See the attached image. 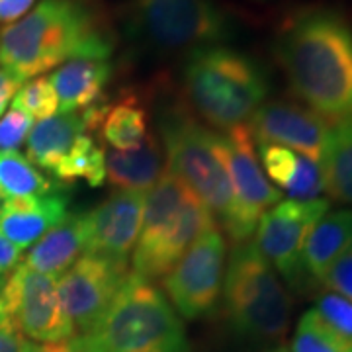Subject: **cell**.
<instances>
[{"label":"cell","instance_id":"cell-38","mask_svg":"<svg viewBox=\"0 0 352 352\" xmlns=\"http://www.w3.org/2000/svg\"><path fill=\"white\" fill-rule=\"evenodd\" d=\"M173 352H190V349H182V351H173Z\"/></svg>","mask_w":352,"mask_h":352},{"label":"cell","instance_id":"cell-28","mask_svg":"<svg viewBox=\"0 0 352 352\" xmlns=\"http://www.w3.org/2000/svg\"><path fill=\"white\" fill-rule=\"evenodd\" d=\"M12 108L22 110L32 120H45L59 108V100L50 76H36L30 82H24L18 94L14 96Z\"/></svg>","mask_w":352,"mask_h":352},{"label":"cell","instance_id":"cell-29","mask_svg":"<svg viewBox=\"0 0 352 352\" xmlns=\"http://www.w3.org/2000/svg\"><path fill=\"white\" fill-rule=\"evenodd\" d=\"M325 323L352 342V302L335 292H325L317 298L314 307Z\"/></svg>","mask_w":352,"mask_h":352},{"label":"cell","instance_id":"cell-21","mask_svg":"<svg viewBox=\"0 0 352 352\" xmlns=\"http://www.w3.org/2000/svg\"><path fill=\"white\" fill-rule=\"evenodd\" d=\"M352 245V210L327 212L309 231L302 254L307 284H321L333 263Z\"/></svg>","mask_w":352,"mask_h":352},{"label":"cell","instance_id":"cell-22","mask_svg":"<svg viewBox=\"0 0 352 352\" xmlns=\"http://www.w3.org/2000/svg\"><path fill=\"white\" fill-rule=\"evenodd\" d=\"M166 157L163 143L149 131L141 145L131 151L106 153V178L118 190L147 192L164 175Z\"/></svg>","mask_w":352,"mask_h":352},{"label":"cell","instance_id":"cell-1","mask_svg":"<svg viewBox=\"0 0 352 352\" xmlns=\"http://www.w3.org/2000/svg\"><path fill=\"white\" fill-rule=\"evenodd\" d=\"M274 55L292 92L329 124L352 118V28L335 8L309 6L280 24Z\"/></svg>","mask_w":352,"mask_h":352},{"label":"cell","instance_id":"cell-19","mask_svg":"<svg viewBox=\"0 0 352 352\" xmlns=\"http://www.w3.org/2000/svg\"><path fill=\"white\" fill-rule=\"evenodd\" d=\"M113 67L102 59H75L50 76L61 112H80L98 104L112 80Z\"/></svg>","mask_w":352,"mask_h":352},{"label":"cell","instance_id":"cell-8","mask_svg":"<svg viewBox=\"0 0 352 352\" xmlns=\"http://www.w3.org/2000/svg\"><path fill=\"white\" fill-rule=\"evenodd\" d=\"M215 145L233 188V210L223 229L233 245H239L254 235L264 212L282 200V192L264 175L247 124L226 133L215 131Z\"/></svg>","mask_w":352,"mask_h":352},{"label":"cell","instance_id":"cell-37","mask_svg":"<svg viewBox=\"0 0 352 352\" xmlns=\"http://www.w3.org/2000/svg\"><path fill=\"white\" fill-rule=\"evenodd\" d=\"M2 286H4V282L0 280V292H2ZM0 319H2V311H0Z\"/></svg>","mask_w":352,"mask_h":352},{"label":"cell","instance_id":"cell-23","mask_svg":"<svg viewBox=\"0 0 352 352\" xmlns=\"http://www.w3.org/2000/svg\"><path fill=\"white\" fill-rule=\"evenodd\" d=\"M96 131L116 151H131L149 135L147 110L138 96H122L113 104H102Z\"/></svg>","mask_w":352,"mask_h":352},{"label":"cell","instance_id":"cell-35","mask_svg":"<svg viewBox=\"0 0 352 352\" xmlns=\"http://www.w3.org/2000/svg\"><path fill=\"white\" fill-rule=\"evenodd\" d=\"M22 249H18L6 237L0 235V276L10 274L22 261Z\"/></svg>","mask_w":352,"mask_h":352},{"label":"cell","instance_id":"cell-6","mask_svg":"<svg viewBox=\"0 0 352 352\" xmlns=\"http://www.w3.org/2000/svg\"><path fill=\"white\" fill-rule=\"evenodd\" d=\"M159 126L166 173L182 182L223 227L233 210V188L215 145V131L182 108L168 110Z\"/></svg>","mask_w":352,"mask_h":352},{"label":"cell","instance_id":"cell-12","mask_svg":"<svg viewBox=\"0 0 352 352\" xmlns=\"http://www.w3.org/2000/svg\"><path fill=\"white\" fill-rule=\"evenodd\" d=\"M129 274V266L96 254H82L57 280L59 300L75 333L88 335L112 305L118 289Z\"/></svg>","mask_w":352,"mask_h":352},{"label":"cell","instance_id":"cell-27","mask_svg":"<svg viewBox=\"0 0 352 352\" xmlns=\"http://www.w3.org/2000/svg\"><path fill=\"white\" fill-rule=\"evenodd\" d=\"M289 352H352V342L327 325L315 309H309L298 321Z\"/></svg>","mask_w":352,"mask_h":352},{"label":"cell","instance_id":"cell-17","mask_svg":"<svg viewBox=\"0 0 352 352\" xmlns=\"http://www.w3.org/2000/svg\"><path fill=\"white\" fill-rule=\"evenodd\" d=\"M258 153L264 175L268 176V180H272L278 190H284L289 200H319L325 192L323 168L317 161L286 147L268 143H258Z\"/></svg>","mask_w":352,"mask_h":352},{"label":"cell","instance_id":"cell-36","mask_svg":"<svg viewBox=\"0 0 352 352\" xmlns=\"http://www.w3.org/2000/svg\"><path fill=\"white\" fill-rule=\"evenodd\" d=\"M36 0H0V22H16L34 6Z\"/></svg>","mask_w":352,"mask_h":352},{"label":"cell","instance_id":"cell-5","mask_svg":"<svg viewBox=\"0 0 352 352\" xmlns=\"http://www.w3.org/2000/svg\"><path fill=\"white\" fill-rule=\"evenodd\" d=\"M221 292L227 319L241 337L263 342L284 339L292 298L252 241L233 245Z\"/></svg>","mask_w":352,"mask_h":352},{"label":"cell","instance_id":"cell-18","mask_svg":"<svg viewBox=\"0 0 352 352\" xmlns=\"http://www.w3.org/2000/svg\"><path fill=\"white\" fill-rule=\"evenodd\" d=\"M90 219L85 214H69L47 231L25 254V266L43 274L59 276L87 252Z\"/></svg>","mask_w":352,"mask_h":352},{"label":"cell","instance_id":"cell-4","mask_svg":"<svg viewBox=\"0 0 352 352\" xmlns=\"http://www.w3.org/2000/svg\"><path fill=\"white\" fill-rule=\"evenodd\" d=\"M90 352H173L188 349L180 317L161 289L129 270L112 305L88 335Z\"/></svg>","mask_w":352,"mask_h":352},{"label":"cell","instance_id":"cell-3","mask_svg":"<svg viewBox=\"0 0 352 352\" xmlns=\"http://www.w3.org/2000/svg\"><path fill=\"white\" fill-rule=\"evenodd\" d=\"M182 80L194 113L217 133L245 126L270 90L263 67L223 43L190 51Z\"/></svg>","mask_w":352,"mask_h":352},{"label":"cell","instance_id":"cell-33","mask_svg":"<svg viewBox=\"0 0 352 352\" xmlns=\"http://www.w3.org/2000/svg\"><path fill=\"white\" fill-rule=\"evenodd\" d=\"M28 339L20 333L12 319H0V352H24Z\"/></svg>","mask_w":352,"mask_h":352},{"label":"cell","instance_id":"cell-10","mask_svg":"<svg viewBox=\"0 0 352 352\" xmlns=\"http://www.w3.org/2000/svg\"><path fill=\"white\" fill-rule=\"evenodd\" d=\"M226 237L219 227L201 233L163 278L168 302L184 319H198L214 311L226 276Z\"/></svg>","mask_w":352,"mask_h":352},{"label":"cell","instance_id":"cell-26","mask_svg":"<svg viewBox=\"0 0 352 352\" xmlns=\"http://www.w3.org/2000/svg\"><path fill=\"white\" fill-rule=\"evenodd\" d=\"M53 176L63 182L85 180L88 186L98 188L106 180V153L92 135L85 133L76 139L71 151L53 170Z\"/></svg>","mask_w":352,"mask_h":352},{"label":"cell","instance_id":"cell-2","mask_svg":"<svg viewBox=\"0 0 352 352\" xmlns=\"http://www.w3.org/2000/svg\"><path fill=\"white\" fill-rule=\"evenodd\" d=\"M116 34L100 0H41L0 32V61L22 80L75 61H108Z\"/></svg>","mask_w":352,"mask_h":352},{"label":"cell","instance_id":"cell-25","mask_svg":"<svg viewBox=\"0 0 352 352\" xmlns=\"http://www.w3.org/2000/svg\"><path fill=\"white\" fill-rule=\"evenodd\" d=\"M59 186L18 151H0V198L45 196Z\"/></svg>","mask_w":352,"mask_h":352},{"label":"cell","instance_id":"cell-30","mask_svg":"<svg viewBox=\"0 0 352 352\" xmlns=\"http://www.w3.org/2000/svg\"><path fill=\"white\" fill-rule=\"evenodd\" d=\"M34 127V120L22 110H10L0 118V151H18Z\"/></svg>","mask_w":352,"mask_h":352},{"label":"cell","instance_id":"cell-31","mask_svg":"<svg viewBox=\"0 0 352 352\" xmlns=\"http://www.w3.org/2000/svg\"><path fill=\"white\" fill-rule=\"evenodd\" d=\"M321 284L329 292L344 296L352 302V245L333 263Z\"/></svg>","mask_w":352,"mask_h":352},{"label":"cell","instance_id":"cell-34","mask_svg":"<svg viewBox=\"0 0 352 352\" xmlns=\"http://www.w3.org/2000/svg\"><path fill=\"white\" fill-rule=\"evenodd\" d=\"M22 85H24V80L20 76L10 73L4 67L0 69V116L8 108V104H12L14 96L18 94Z\"/></svg>","mask_w":352,"mask_h":352},{"label":"cell","instance_id":"cell-32","mask_svg":"<svg viewBox=\"0 0 352 352\" xmlns=\"http://www.w3.org/2000/svg\"><path fill=\"white\" fill-rule=\"evenodd\" d=\"M24 352H90L85 337H73V339L59 340V342H32L28 340Z\"/></svg>","mask_w":352,"mask_h":352},{"label":"cell","instance_id":"cell-14","mask_svg":"<svg viewBox=\"0 0 352 352\" xmlns=\"http://www.w3.org/2000/svg\"><path fill=\"white\" fill-rule=\"evenodd\" d=\"M145 194L139 190H116L96 210L88 212L90 235L85 254L129 266V254L141 233Z\"/></svg>","mask_w":352,"mask_h":352},{"label":"cell","instance_id":"cell-20","mask_svg":"<svg viewBox=\"0 0 352 352\" xmlns=\"http://www.w3.org/2000/svg\"><path fill=\"white\" fill-rule=\"evenodd\" d=\"M88 131L85 110L80 112H55L39 120L25 139L28 161L43 170L53 173L75 141Z\"/></svg>","mask_w":352,"mask_h":352},{"label":"cell","instance_id":"cell-11","mask_svg":"<svg viewBox=\"0 0 352 352\" xmlns=\"http://www.w3.org/2000/svg\"><path fill=\"white\" fill-rule=\"evenodd\" d=\"M331 201L325 198L311 201L280 200L264 212L254 235V245L268 264L292 288L307 286L303 274L302 254L309 231L329 212Z\"/></svg>","mask_w":352,"mask_h":352},{"label":"cell","instance_id":"cell-24","mask_svg":"<svg viewBox=\"0 0 352 352\" xmlns=\"http://www.w3.org/2000/svg\"><path fill=\"white\" fill-rule=\"evenodd\" d=\"M319 164L325 192L337 201L352 206V118L331 124Z\"/></svg>","mask_w":352,"mask_h":352},{"label":"cell","instance_id":"cell-9","mask_svg":"<svg viewBox=\"0 0 352 352\" xmlns=\"http://www.w3.org/2000/svg\"><path fill=\"white\" fill-rule=\"evenodd\" d=\"M2 319L8 317L25 339L59 342L75 337V327L65 314L57 276L18 264L0 292Z\"/></svg>","mask_w":352,"mask_h":352},{"label":"cell","instance_id":"cell-13","mask_svg":"<svg viewBox=\"0 0 352 352\" xmlns=\"http://www.w3.org/2000/svg\"><path fill=\"white\" fill-rule=\"evenodd\" d=\"M247 127L256 145H280L319 163L331 124L307 106L270 100L252 113Z\"/></svg>","mask_w":352,"mask_h":352},{"label":"cell","instance_id":"cell-15","mask_svg":"<svg viewBox=\"0 0 352 352\" xmlns=\"http://www.w3.org/2000/svg\"><path fill=\"white\" fill-rule=\"evenodd\" d=\"M212 227H217L215 217L192 194L175 219L159 233V237L147 249L131 254V272L151 282L164 278L201 233Z\"/></svg>","mask_w":352,"mask_h":352},{"label":"cell","instance_id":"cell-16","mask_svg":"<svg viewBox=\"0 0 352 352\" xmlns=\"http://www.w3.org/2000/svg\"><path fill=\"white\" fill-rule=\"evenodd\" d=\"M67 206L69 198L59 190L6 200L0 206V235L24 251L63 221L69 215Z\"/></svg>","mask_w":352,"mask_h":352},{"label":"cell","instance_id":"cell-7","mask_svg":"<svg viewBox=\"0 0 352 352\" xmlns=\"http://www.w3.org/2000/svg\"><path fill=\"white\" fill-rule=\"evenodd\" d=\"M133 24L161 51H194L233 36L231 16L215 0H129Z\"/></svg>","mask_w":352,"mask_h":352}]
</instances>
